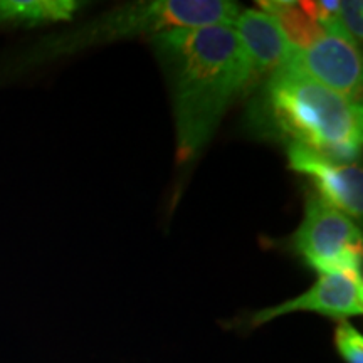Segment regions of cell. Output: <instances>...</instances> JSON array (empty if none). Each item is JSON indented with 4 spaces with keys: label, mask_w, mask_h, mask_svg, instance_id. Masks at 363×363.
<instances>
[{
    "label": "cell",
    "mask_w": 363,
    "mask_h": 363,
    "mask_svg": "<svg viewBox=\"0 0 363 363\" xmlns=\"http://www.w3.org/2000/svg\"><path fill=\"white\" fill-rule=\"evenodd\" d=\"M251 128L342 163L362 152V103L340 96L288 65L272 71L249 104Z\"/></svg>",
    "instance_id": "cell-2"
},
{
    "label": "cell",
    "mask_w": 363,
    "mask_h": 363,
    "mask_svg": "<svg viewBox=\"0 0 363 363\" xmlns=\"http://www.w3.org/2000/svg\"><path fill=\"white\" fill-rule=\"evenodd\" d=\"M296 311L318 313L340 321L360 316L363 313V279L347 274H320L316 283L299 296L254 313L251 326L256 328Z\"/></svg>",
    "instance_id": "cell-6"
},
{
    "label": "cell",
    "mask_w": 363,
    "mask_h": 363,
    "mask_svg": "<svg viewBox=\"0 0 363 363\" xmlns=\"http://www.w3.org/2000/svg\"><path fill=\"white\" fill-rule=\"evenodd\" d=\"M362 12L363 2H360V0H345V2H340V21H342L353 45L358 49H360L363 39Z\"/></svg>",
    "instance_id": "cell-11"
},
{
    "label": "cell",
    "mask_w": 363,
    "mask_h": 363,
    "mask_svg": "<svg viewBox=\"0 0 363 363\" xmlns=\"http://www.w3.org/2000/svg\"><path fill=\"white\" fill-rule=\"evenodd\" d=\"M84 6L76 0H0V24L40 26L71 21Z\"/></svg>",
    "instance_id": "cell-8"
},
{
    "label": "cell",
    "mask_w": 363,
    "mask_h": 363,
    "mask_svg": "<svg viewBox=\"0 0 363 363\" xmlns=\"http://www.w3.org/2000/svg\"><path fill=\"white\" fill-rule=\"evenodd\" d=\"M293 251L320 274H347L362 279V230L350 216L308 197L305 217L291 235Z\"/></svg>",
    "instance_id": "cell-3"
},
{
    "label": "cell",
    "mask_w": 363,
    "mask_h": 363,
    "mask_svg": "<svg viewBox=\"0 0 363 363\" xmlns=\"http://www.w3.org/2000/svg\"><path fill=\"white\" fill-rule=\"evenodd\" d=\"M257 6L262 9V12L274 17L293 48H310L311 44H315L318 39L326 34L321 29V26L303 11L299 2H293V0H264V2H257Z\"/></svg>",
    "instance_id": "cell-9"
},
{
    "label": "cell",
    "mask_w": 363,
    "mask_h": 363,
    "mask_svg": "<svg viewBox=\"0 0 363 363\" xmlns=\"http://www.w3.org/2000/svg\"><path fill=\"white\" fill-rule=\"evenodd\" d=\"M284 65L310 76L340 96L360 103L363 81L362 54L360 49L347 39L325 34L310 48H294Z\"/></svg>",
    "instance_id": "cell-4"
},
{
    "label": "cell",
    "mask_w": 363,
    "mask_h": 363,
    "mask_svg": "<svg viewBox=\"0 0 363 363\" xmlns=\"http://www.w3.org/2000/svg\"><path fill=\"white\" fill-rule=\"evenodd\" d=\"M174 110L177 162H192L225 111L254 81L251 59L230 26L172 27L150 38Z\"/></svg>",
    "instance_id": "cell-1"
},
{
    "label": "cell",
    "mask_w": 363,
    "mask_h": 363,
    "mask_svg": "<svg viewBox=\"0 0 363 363\" xmlns=\"http://www.w3.org/2000/svg\"><path fill=\"white\" fill-rule=\"evenodd\" d=\"M335 347L347 363H363V337L348 321H340L335 330Z\"/></svg>",
    "instance_id": "cell-10"
},
{
    "label": "cell",
    "mask_w": 363,
    "mask_h": 363,
    "mask_svg": "<svg viewBox=\"0 0 363 363\" xmlns=\"http://www.w3.org/2000/svg\"><path fill=\"white\" fill-rule=\"evenodd\" d=\"M291 170L315 185L318 199L343 214L360 219L363 214V172L355 163H342L301 145H288Z\"/></svg>",
    "instance_id": "cell-5"
},
{
    "label": "cell",
    "mask_w": 363,
    "mask_h": 363,
    "mask_svg": "<svg viewBox=\"0 0 363 363\" xmlns=\"http://www.w3.org/2000/svg\"><path fill=\"white\" fill-rule=\"evenodd\" d=\"M234 26L238 27L235 33L251 59L254 79L264 74L269 76L291 56L294 48L269 13L256 9L240 11Z\"/></svg>",
    "instance_id": "cell-7"
}]
</instances>
